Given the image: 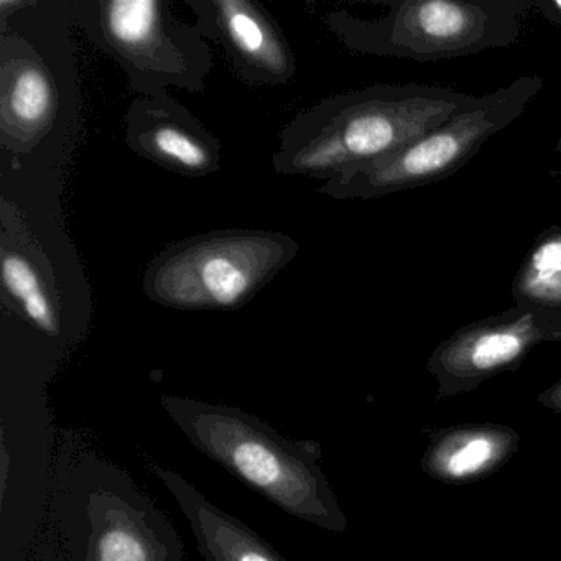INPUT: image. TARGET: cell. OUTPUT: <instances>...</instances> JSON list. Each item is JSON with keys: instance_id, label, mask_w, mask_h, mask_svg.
<instances>
[{"instance_id": "obj_2", "label": "cell", "mask_w": 561, "mask_h": 561, "mask_svg": "<svg viewBox=\"0 0 561 561\" xmlns=\"http://www.w3.org/2000/svg\"><path fill=\"white\" fill-rule=\"evenodd\" d=\"M160 403L195 448L252 491L314 527L346 528V518L318 465V445L285 438L234 407L176 396H163Z\"/></svg>"}, {"instance_id": "obj_9", "label": "cell", "mask_w": 561, "mask_h": 561, "mask_svg": "<svg viewBox=\"0 0 561 561\" xmlns=\"http://www.w3.org/2000/svg\"><path fill=\"white\" fill-rule=\"evenodd\" d=\"M126 142L142 159L176 175H215L222 146L169 90L139 96L126 114Z\"/></svg>"}, {"instance_id": "obj_8", "label": "cell", "mask_w": 561, "mask_h": 561, "mask_svg": "<svg viewBox=\"0 0 561 561\" xmlns=\"http://www.w3.org/2000/svg\"><path fill=\"white\" fill-rule=\"evenodd\" d=\"M196 28L228 55L238 77L251 87H284L297 75V60L280 25L252 0H185Z\"/></svg>"}, {"instance_id": "obj_12", "label": "cell", "mask_w": 561, "mask_h": 561, "mask_svg": "<svg viewBox=\"0 0 561 561\" xmlns=\"http://www.w3.org/2000/svg\"><path fill=\"white\" fill-rule=\"evenodd\" d=\"M150 469L188 520L205 561H287L248 525L211 504L179 472L160 466Z\"/></svg>"}, {"instance_id": "obj_1", "label": "cell", "mask_w": 561, "mask_h": 561, "mask_svg": "<svg viewBox=\"0 0 561 561\" xmlns=\"http://www.w3.org/2000/svg\"><path fill=\"white\" fill-rule=\"evenodd\" d=\"M476 96L426 84H376L334 94L282 130L272 162L280 175L337 179L390 156L455 116Z\"/></svg>"}, {"instance_id": "obj_16", "label": "cell", "mask_w": 561, "mask_h": 561, "mask_svg": "<svg viewBox=\"0 0 561 561\" xmlns=\"http://www.w3.org/2000/svg\"><path fill=\"white\" fill-rule=\"evenodd\" d=\"M534 9L540 12L545 21L561 28V0H534Z\"/></svg>"}, {"instance_id": "obj_13", "label": "cell", "mask_w": 561, "mask_h": 561, "mask_svg": "<svg viewBox=\"0 0 561 561\" xmlns=\"http://www.w3.org/2000/svg\"><path fill=\"white\" fill-rule=\"evenodd\" d=\"M2 287L28 323L50 337L61 334L60 311L55 294L54 268L31 241L22 239L14 222L2 213L0 244Z\"/></svg>"}, {"instance_id": "obj_6", "label": "cell", "mask_w": 561, "mask_h": 561, "mask_svg": "<svg viewBox=\"0 0 561 561\" xmlns=\"http://www.w3.org/2000/svg\"><path fill=\"white\" fill-rule=\"evenodd\" d=\"M61 514L64 561H185L169 518L111 466L84 468Z\"/></svg>"}, {"instance_id": "obj_3", "label": "cell", "mask_w": 561, "mask_h": 561, "mask_svg": "<svg viewBox=\"0 0 561 561\" xmlns=\"http://www.w3.org/2000/svg\"><path fill=\"white\" fill-rule=\"evenodd\" d=\"M367 21L328 15V31L351 51L419 64L471 57L520 41L534 0H389Z\"/></svg>"}, {"instance_id": "obj_11", "label": "cell", "mask_w": 561, "mask_h": 561, "mask_svg": "<svg viewBox=\"0 0 561 561\" xmlns=\"http://www.w3.org/2000/svg\"><path fill=\"white\" fill-rule=\"evenodd\" d=\"M58 94L41 55L24 38L2 35L0 45V133L2 146L31 152L54 127Z\"/></svg>"}, {"instance_id": "obj_10", "label": "cell", "mask_w": 561, "mask_h": 561, "mask_svg": "<svg viewBox=\"0 0 561 561\" xmlns=\"http://www.w3.org/2000/svg\"><path fill=\"white\" fill-rule=\"evenodd\" d=\"M548 340L528 311L508 308L456 331L443 341L428 367L445 387H465L517 366L525 354Z\"/></svg>"}, {"instance_id": "obj_15", "label": "cell", "mask_w": 561, "mask_h": 561, "mask_svg": "<svg viewBox=\"0 0 561 561\" xmlns=\"http://www.w3.org/2000/svg\"><path fill=\"white\" fill-rule=\"evenodd\" d=\"M494 456V439L482 435L469 436L446 451L443 471L451 478H466L485 468Z\"/></svg>"}, {"instance_id": "obj_5", "label": "cell", "mask_w": 561, "mask_h": 561, "mask_svg": "<svg viewBox=\"0 0 561 561\" xmlns=\"http://www.w3.org/2000/svg\"><path fill=\"white\" fill-rule=\"evenodd\" d=\"M543 87V78L522 77L476 96L442 126L390 156L324 182L318 193L333 199H374L442 182L465 167L492 136L517 121Z\"/></svg>"}, {"instance_id": "obj_4", "label": "cell", "mask_w": 561, "mask_h": 561, "mask_svg": "<svg viewBox=\"0 0 561 561\" xmlns=\"http://www.w3.org/2000/svg\"><path fill=\"white\" fill-rule=\"evenodd\" d=\"M300 251L284 232L226 229L163 249L144 274V291L182 311H232L264 290Z\"/></svg>"}, {"instance_id": "obj_17", "label": "cell", "mask_w": 561, "mask_h": 561, "mask_svg": "<svg viewBox=\"0 0 561 561\" xmlns=\"http://www.w3.org/2000/svg\"><path fill=\"white\" fill-rule=\"evenodd\" d=\"M557 152L560 153V157H561V133H560V137H558Z\"/></svg>"}, {"instance_id": "obj_7", "label": "cell", "mask_w": 561, "mask_h": 561, "mask_svg": "<svg viewBox=\"0 0 561 561\" xmlns=\"http://www.w3.org/2000/svg\"><path fill=\"white\" fill-rule=\"evenodd\" d=\"M84 25L139 96L169 88L205 90L211 48L196 25L180 21L165 0H100L90 5Z\"/></svg>"}, {"instance_id": "obj_14", "label": "cell", "mask_w": 561, "mask_h": 561, "mask_svg": "<svg viewBox=\"0 0 561 561\" xmlns=\"http://www.w3.org/2000/svg\"><path fill=\"white\" fill-rule=\"evenodd\" d=\"M512 298L548 340L561 341V225L545 229L525 254L512 282Z\"/></svg>"}]
</instances>
